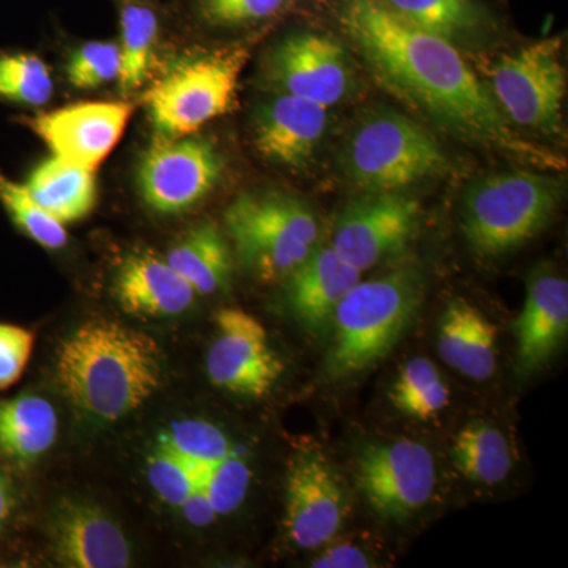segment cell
<instances>
[{
    "label": "cell",
    "mask_w": 568,
    "mask_h": 568,
    "mask_svg": "<svg viewBox=\"0 0 568 568\" xmlns=\"http://www.w3.org/2000/svg\"><path fill=\"white\" fill-rule=\"evenodd\" d=\"M133 106L123 102H82L43 112L24 123L52 156L95 173L121 141Z\"/></svg>",
    "instance_id": "obj_15"
},
{
    "label": "cell",
    "mask_w": 568,
    "mask_h": 568,
    "mask_svg": "<svg viewBox=\"0 0 568 568\" xmlns=\"http://www.w3.org/2000/svg\"><path fill=\"white\" fill-rule=\"evenodd\" d=\"M390 402L398 413L417 420H435L450 403V390L436 365L425 357L407 362L390 388Z\"/></svg>",
    "instance_id": "obj_28"
},
{
    "label": "cell",
    "mask_w": 568,
    "mask_h": 568,
    "mask_svg": "<svg viewBox=\"0 0 568 568\" xmlns=\"http://www.w3.org/2000/svg\"><path fill=\"white\" fill-rule=\"evenodd\" d=\"M347 511L345 489L323 452L306 447L291 458L284 489V528L295 547L316 549L334 540Z\"/></svg>",
    "instance_id": "obj_12"
},
{
    "label": "cell",
    "mask_w": 568,
    "mask_h": 568,
    "mask_svg": "<svg viewBox=\"0 0 568 568\" xmlns=\"http://www.w3.org/2000/svg\"><path fill=\"white\" fill-rule=\"evenodd\" d=\"M420 216V204L403 190L366 193L339 213L331 246L364 274L406 248Z\"/></svg>",
    "instance_id": "obj_11"
},
{
    "label": "cell",
    "mask_w": 568,
    "mask_h": 568,
    "mask_svg": "<svg viewBox=\"0 0 568 568\" xmlns=\"http://www.w3.org/2000/svg\"><path fill=\"white\" fill-rule=\"evenodd\" d=\"M54 406L39 395H21L0 402V452L29 465L50 450L58 437Z\"/></svg>",
    "instance_id": "obj_23"
},
{
    "label": "cell",
    "mask_w": 568,
    "mask_h": 568,
    "mask_svg": "<svg viewBox=\"0 0 568 568\" xmlns=\"http://www.w3.org/2000/svg\"><path fill=\"white\" fill-rule=\"evenodd\" d=\"M347 178L365 193L402 192L450 170L439 141L420 123L395 111L366 118L345 153Z\"/></svg>",
    "instance_id": "obj_6"
},
{
    "label": "cell",
    "mask_w": 568,
    "mask_h": 568,
    "mask_svg": "<svg viewBox=\"0 0 568 568\" xmlns=\"http://www.w3.org/2000/svg\"><path fill=\"white\" fill-rule=\"evenodd\" d=\"M216 334L205 357L213 386L230 394L264 398L283 375L282 358L256 317L239 308L215 316Z\"/></svg>",
    "instance_id": "obj_13"
},
{
    "label": "cell",
    "mask_w": 568,
    "mask_h": 568,
    "mask_svg": "<svg viewBox=\"0 0 568 568\" xmlns=\"http://www.w3.org/2000/svg\"><path fill=\"white\" fill-rule=\"evenodd\" d=\"M268 80L280 93L335 106L354 82L349 55L323 33L298 32L280 41L268 55Z\"/></svg>",
    "instance_id": "obj_14"
},
{
    "label": "cell",
    "mask_w": 568,
    "mask_h": 568,
    "mask_svg": "<svg viewBox=\"0 0 568 568\" xmlns=\"http://www.w3.org/2000/svg\"><path fill=\"white\" fill-rule=\"evenodd\" d=\"M197 467L196 463L186 462L170 448L156 444L148 459V477L160 499L179 508L196 487Z\"/></svg>",
    "instance_id": "obj_34"
},
{
    "label": "cell",
    "mask_w": 568,
    "mask_h": 568,
    "mask_svg": "<svg viewBox=\"0 0 568 568\" xmlns=\"http://www.w3.org/2000/svg\"><path fill=\"white\" fill-rule=\"evenodd\" d=\"M0 203L9 213L11 222L17 224L18 230L44 248L59 250L69 242L65 224L43 211L39 204L33 203L24 186L10 181L2 174H0Z\"/></svg>",
    "instance_id": "obj_30"
},
{
    "label": "cell",
    "mask_w": 568,
    "mask_h": 568,
    "mask_svg": "<svg viewBox=\"0 0 568 568\" xmlns=\"http://www.w3.org/2000/svg\"><path fill=\"white\" fill-rule=\"evenodd\" d=\"M339 21L376 80L439 125L525 162H555L511 130L457 44L403 20L383 0H342Z\"/></svg>",
    "instance_id": "obj_1"
},
{
    "label": "cell",
    "mask_w": 568,
    "mask_h": 568,
    "mask_svg": "<svg viewBox=\"0 0 568 568\" xmlns=\"http://www.w3.org/2000/svg\"><path fill=\"white\" fill-rule=\"evenodd\" d=\"M121 52L111 41H91L71 55L67 77L74 88L95 89L119 78Z\"/></svg>",
    "instance_id": "obj_35"
},
{
    "label": "cell",
    "mask_w": 568,
    "mask_h": 568,
    "mask_svg": "<svg viewBox=\"0 0 568 568\" xmlns=\"http://www.w3.org/2000/svg\"><path fill=\"white\" fill-rule=\"evenodd\" d=\"M403 20L458 44L480 39L489 28L487 10L477 0H383Z\"/></svg>",
    "instance_id": "obj_25"
},
{
    "label": "cell",
    "mask_w": 568,
    "mask_h": 568,
    "mask_svg": "<svg viewBox=\"0 0 568 568\" xmlns=\"http://www.w3.org/2000/svg\"><path fill=\"white\" fill-rule=\"evenodd\" d=\"M560 50L559 39L538 40L493 65L488 89L510 125L549 136L560 133L567 91Z\"/></svg>",
    "instance_id": "obj_8"
},
{
    "label": "cell",
    "mask_w": 568,
    "mask_h": 568,
    "mask_svg": "<svg viewBox=\"0 0 568 568\" xmlns=\"http://www.w3.org/2000/svg\"><path fill=\"white\" fill-rule=\"evenodd\" d=\"M252 484V469L237 454L197 467V485L211 499L216 515H230L244 504Z\"/></svg>",
    "instance_id": "obj_32"
},
{
    "label": "cell",
    "mask_w": 568,
    "mask_h": 568,
    "mask_svg": "<svg viewBox=\"0 0 568 568\" xmlns=\"http://www.w3.org/2000/svg\"><path fill=\"white\" fill-rule=\"evenodd\" d=\"M327 126V106L278 93L254 114V145L271 162L304 168L320 148Z\"/></svg>",
    "instance_id": "obj_17"
},
{
    "label": "cell",
    "mask_w": 568,
    "mask_h": 568,
    "mask_svg": "<svg viewBox=\"0 0 568 568\" xmlns=\"http://www.w3.org/2000/svg\"><path fill=\"white\" fill-rule=\"evenodd\" d=\"M286 280L291 312L310 331L323 332L331 327L339 302L361 282L362 272L346 263L331 245H317Z\"/></svg>",
    "instance_id": "obj_19"
},
{
    "label": "cell",
    "mask_w": 568,
    "mask_h": 568,
    "mask_svg": "<svg viewBox=\"0 0 568 568\" xmlns=\"http://www.w3.org/2000/svg\"><path fill=\"white\" fill-rule=\"evenodd\" d=\"M203 24L215 29H239L278 17L291 0H190Z\"/></svg>",
    "instance_id": "obj_33"
},
{
    "label": "cell",
    "mask_w": 568,
    "mask_h": 568,
    "mask_svg": "<svg viewBox=\"0 0 568 568\" xmlns=\"http://www.w3.org/2000/svg\"><path fill=\"white\" fill-rule=\"evenodd\" d=\"M224 224L241 263L264 282L286 278L320 245L316 213L291 194L242 193Z\"/></svg>",
    "instance_id": "obj_5"
},
{
    "label": "cell",
    "mask_w": 568,
    "mask_h": 568,
    "mask_svg": "<svg viewBox=\"0 0 568 568\" xmlns=\"http://www.w3.org/2000/svg\"><path fill=\"white\" fill-rule=\"evenodd\" d=\"M115 297L130 315L166 317L182 315L197 294L166 257L138 252L119 265Z\"/></svg>",
    "instance_id": "obj_20"
},
{
    "label": "cell",
    "mask_w": 568,
    "mask_h": 568,
    "mask_svg": "<svg viewBox=\"0 0 568 568\" xmlns=\"http://www.w3.org/2000/svg\"><path fill=\"white\" fill-rule=\"evenodd\" d=\"M496 324L466 298L448 302L440 316L437 351L452 368L470 379L485 381L496 369Z\"/></svg>",
    "instance_id": "obj_21"
},
{
    "label": "cell",
    "mask_w": 568,
    "mask_h": 568,
    "mask_svg": "<svg viewBox=\"0 0 568 568\" xmlns=\"http://www.w3.org/2000/svg\"><path fill=\"white\" fill-rule=\"evenodd\" d=\"M54 84L50 69L39 55L28 52L0 54V100L41 106L50 102Z\"/></svg>",
    "instance_id": "obj_29"
},
{
    "label": "cell",
    "mask_w": 568,
    "mask_h": 568,
    "mask_svg": "<svg viewBox=\"0 0 568 568\" xmlns=\"http://www.w3.org/2000/svg\"><path fill=\"white\" fill-rule=\"evenodd\" d=\"M159 446L196 465H207L234 454L233 444L219 426L201 418L174 422L159 437Z\"/></svg>",
    "instance_id": "obj_31"
},
{
    "label": "cell",
    "mask_w": 568,
    "mask_h": 568,
    "mask_svg": "<svg viewBox=\"0 0 568 568\" xmlns=\"http://www.w3.org/2000/svg\"><path fill=\"white\" fill-rule=\"evenodd\" d=\"M179 508H181L182 515L185 517L186 521H189L190 525L197 526V528L212 525L216 517H219L215 508L212 506L211 499H209L204 489L197 484Z\"/></svg>",
    "instance_id": "obj_38"
},
{
    "label": "cell",
    "mask_w": 568,
    "mask_h": 568,
    "mask_svg": "<svg viewBox=\"0 0 568 568\" xmlns=\"http://www.w3.org/2000/svg\"><path fill=\"white\" fill-rule=\"evenodd\" d=\"M55 377L85 416L115 422L162 386V351L145 332L111 320L88 321L59 347Z\"/></svg>",
    "instance_id": "obj_2"
},
{
    "label": "cell",
    "mask_w": 568,
    "mask_h": 568,
    "mask_svg": "<svg viewBox=\"0 0 568 568\" xmlns=\"http://www.w3.org/2000/svg\"><path fill=\"white\" fill-rule=\"evenodd\" d=\"M244 48L186 59L153 82L144 103L153 130L162 138L196 133L233 108Z\"/></svg>",
    "instance_id": "obj_7"
},
{
    "label": "cell",
    "mask_w": 568,
    "mask_h": 568,
    "mask_svg": "<svg viewBox=\"0 0 568 568\" xmlns=\"http://www.w3.org/2000/svg\"><path fill=\"white\" fill-rule=\"evenodd\" d=\"M424 297V275L414 265L355 284L336 306L328 327V375L345 379L379 364L409 331Z\"/></svg>",
    "instance_id": "obj_3"
},
{
    "label": "cell",
    "mask_w": 568,
    "mask_h": 568,
    "mask_svg": "<svg viewBox=\"0 0 568 568\" xmlns=\"http://www.w3.org/2000/svg\"><path fill=\"white\" fill-rule=\"evenodd\" d=\"M32 349V332L20 325L0 323V390L20 381Z\"/></svg>",
    "instance_id": "obj_36"
},
{
    "label": "cell",
    "mask_w": 568,
    "mask_h": 568,
    "mask_svg": "<svg viewBox=\"0 0 568 568\" xmlns=\"http://www.w3.org/2000/svg\"><path fill=\"white\" fill-rule=\"evenodd\" d=\"M452 459L463 477L481 485L506 480L514 465L506 436L485 422H470L459 429Z\"/></svg>",
    "instance_id": "obj_27"
},
{
    "label": "cell",
    "mask_w": 568,
    "mask_h": 568,
    "mask_svg": "<svg viewBox=\"0 0 568 568\" xmlns=\"http://www.w3.org/2000/svg\"><path fill=\"white\" fill-rule=\"evenodd\" d=\"M166 261L197 295L222 290L233 272L230 245L213 223L197 224L183 234L168 253Z\"/></svg>",
    "instance_id": "obj_24"
},
{
    "label": "cell",
    "mask_w": 568,
    "mask_h": 568,
    "mask_svg": "<svg viewBox=\"0 0 568 568\" xmlns=\"http://www.w3.org/2000/svg\"><path fill=\"white\" fill-rule=\"evenodd\" d=\"M562 183L532 171L485 175L466 190L463 234L484 257L503 256L528 244L555 219Z\"/></svg>",
    "instance_id": "obj_4"
},
{
    "label": "cell",
    "mask_w": 568,
    "mask_h": 568,
    "mask_svg": "<svg viewBox=\"0 0 568 568\" xmlns=\"http://www.w3.org/2000/svg\"><path fill=\"white\" fill-rule=\"evenodd\" d=\"M22 186L33 203L39 204L62 224L84 220L97 204L93 171L63 162L55 156L41 162Z\"/></svg>",
    "instance_id": "obj_22"
},
{
    "label": "cell",
    "mask_w": 568,
    "mask_h": 568,
    "mask_svg": "<svg viewBox=\"0 0 568 568\" xmlns=\"http://www.w3.org/2000/svg\"><path fill=\"white\" fill-rule=\"evenodd\" d=\"M518 373L528 376L547 364L568 334V283L562 276L530 278L525 305L514 323Z\"/></svg>",
    "instance_id": "obj_18"
},
{
    "label": "cell",
    "mask_w": 568,
    "mask_h": 568,
    "mask_svg": "<svg viewBox=\"0 0 568 568\" xmlns=\"http://www.w3.org/2000/svg\"><path fill=\"white\" fill-rule=\"evenodd\" d=\"M375 566L364 549L349 544L334 545L321 552L313 567L316 568H366Z\"/></svg>",
    "instance_id": "obj_37"
},
{
    "label": "cell",
    "mask_w": 568,
    "mask_h": 568,
    "mask_svg": "<svg viewBox=\"0 0 568 568\" xmlns=\"http://www.w3.org/2000/svg\"><path fill=\"white\" fill-rule=\"evenodd\" d=\"M222 153L207 138H156L138 168V185L152 211L171 215L190 211L222 179Z\"/></svg>",
    "instance_id": "obj_9"
},
{
    "label": "cell",
    "mask_w": 568,
    "mask_h": 568,
    "mask_svg": "<svg viewBox=\"0 0 568 568\" xmlns=\"http://www.w3.org/2000/svg\"><path fill=\"white\" fill-rule=\"evenodd\" d=\"M355 480L377 517L405 521L435 493V458L416 440L369 444L355 462Z\"/></svg>",
    "instance_id": "obj_10"
},
{
    "label": "cell",
    "mask_w": 568,
    "mask_h": 568,
    "mask_svg": "<svg viewBox=\"0 0 568 568\" xmlns=\"http://www.w3.org/2000/svg\"><path fill=\"white\" fill-rule=\"evenodd\" d=\"M11 510V493L10 485L7 481V478L2 476L0 473V528H2L3 523L9 518Z\"/></svg>",
    "instance_id": "obj_39"
},
{
    "label": "cell",
    "mask_w": 568,
    "mask_h": 568,
    "mask_svg": "<svg viewBox=\"0 0 568 568\" xmlns=\"http://www.w3.org/2000/svg\"><path fill=\"white\" fill-rule=\"evenodd\" d=\"M119 84L123 92L138 91L151 77L153 51L160 33L159 13L149 3L125 0L119 10Z\"/></svg>",
    "instance_id": "obj_26"
},
{
    "label": "cell",
    "mask_w": 568,
    "mask_h": 568,
    "mask_svg": "<svg viewBox=\"0 0 568 568\" xmlns=\"http://www.w3.org/2000/svg\"><path fill=\"white\" fill-rule=\"evenodd\" d=\"M51 551L71 568H125L132 548L122 529L99 507L84 500H62L52 515Z\"/></svg>",
    "instance_id": "obj_16"
}]
</instances>
